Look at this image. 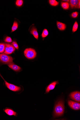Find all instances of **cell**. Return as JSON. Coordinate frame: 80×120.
Segmentation results:
<instances>
[{
  "label": "cell",
  "instance_id": "cell-1",
  "mask_svg": "<svg viewBox=\"0 0 80 120\" xmlns=\"http://www.w3.org/2000/svg\"><path fill=\"white\" fill-rule=\"evenodd\" d=\"M63 100L61 99L56 102L55 104L53 113L54 118L62 116L64 113L65 106Z\"/></svg>",
  "mask_w": 80,
  "mask_h": 120
},
{
  "label": "cell",
  "instance_id": "cell-2",
  "mask_svg": "<svg viewBox=\"0 0 80 120\" xmlns=\"http://www.w3.org/2000/svg\"><path fill=\"white\" fill-rule=\"evenodd\" d=\"M24 54L26 57L29 60L35 58L36 56L37 53L35 50L31 48L26 49L24 51Z\"/></svg>",
  "mask_w": 80,
  "mask_h": 120
},
{
  "label": "cell",
  "instance_id": "cell-3",
  "mask_svg": "<svg viewBox=\"0 0 80 120\" xmlns=\"http://www.w3.org/2000/svg\"><path fill=\"white\" fill-rule=\"evenodd\" d=\"M13 59L11 56L6 54H0V61L4 64L13 63Z\"/></svg>",
  "mask_w": 80,
  "mask_h": 120
},
{
  "label": "cell",
  "instance_id": "cell-4",
  "mask_svg": "<svg viewBox=\"0 0 80 120\" xmlns=\"http://www.w3.org/2000/svg\"><path fill=\"white\" fill-rule=\"evenodd\" d=\"M0 75L4 81L6 86L7 87V88L9 90L14 92L18 91L21 90V88L20 87L18 86L8 83L4 80L1 76V75L0 74Z\"/></svg>",
  "mask_w": 80,
  "mask_h": 120
},
{
  "label": "cell",
  "instance_id": "cell-5",
  "mask_svg": "<svg viewBox=\"0 0 80 120\" xmlns=\"http://www.w3.org/2000/svg\"><path fill=\"white\" fill-rule=\"evenodd\" d=\"M5 45L4 54H11L15 50V48L12 45L8 43H6Z\"/></svg>",
  "mask_w": 80,
  "mask_h": 120
},
{
  "label": "cell",
  "instance_id": "cell-6",
  "mask_svg": "<svg viewBox=\"0 0 80 120\" xmlns=\"http://www.w3.org/2000/svg\"><path fill=\"white\" fill-rule=\"evenodd\" d=\"M71 98L77 102H80V92L79 91H75L71 93L69 95Z\"/></svg>",
  "mask_w": 80,
  "mask_h": 120
},
{
  "label": "cell",
  "instance_id": "cell-7",
  "mask_svg": "<svg viewBox=\"0 0 80 120\" xmlns=\"http://www.w3.org/2000/svg\"><path fill=\"white\" fill-rule=\"evenodd\" d=\"M68 104L70 107L73 109L75 110H79L80 109V103L74 102L69 100L68 101Z\"/></svg>",
  "mask_w": 80,
  "mask_h": 120
},
{
  "label": "cell",
  "instance_id": "cell-8",
  "mask_svg": "<svg viewBox=\"0 0 80 120\" xmlns=\"http://www.w3.org/2000/svg\"><path fill=\"white\" fill-rule=\"evenodd\" d=\"M59 83L58 81H54L50 83L47 87L46 93H49L50 91L54 88L56 85L58 84Z\"/></svg>",
  "mask_w": 80,
  "mask_h": 120
},
{
  "label": "cell",
  "instance_id": "cell-9",
  "mask_svg": "<svg viewBox=\"0 0 80 120\" xmlns=\"http://www.w3.org/2000/svg\"><path fill=\"white\" fill-rule=\"evenodd\" d=\"M30 32L31 34H32L34 38L37 39L38 40V34L37 29L34 26H33L31 29Z\"/></svg>",
  "mask_w": 80,
  "mask_h": 120
},
{
  "label": "cell",
  "instance_id": "cell-10",
  "mask_svg": "<svg viewBox=\"0 0 80 120\" xmlns=\"http://www.w3.org/2000/svg\"><path fill=\"white\" fill-rule=\"evenodd\" d=\"M8 65L10 68L15 71H19L21 69L20 67L13 63L9 64Z\"/></svg>",
  "mask_w": 80,
  "mask_h": 120
},
{
  "label": "cell",
  "instance_id": "cell-11",
  "mask_svg": "<svg viewBox=\"0 0 80 120\" xmlns=\"http://www.w3.org/2000/svg\"><path fill=\"white\" fill-rule=\"evenodd\" d=\"M57 25L58 28L61 31L65 30L66 27L65 24L58 21L57 22Z\"/></svg>",
  "mask_w": 80,
  "mask_h": 120
},
{
  "label": "cell",
  "instance_id": "cell-12",
  "mask_svg": "<svg viewBox=\"0 0 80 120\" xmlns=\"http://www.w3.org/2000/svg\"><path fill=\"white\" fill-rule=\"evenodd\" d=\"M4 111L9 116L14 115L15 116L17 114L16 112L10 109L7 108Z\"/></svg>",
  "mask_w": 80,
  "mask_h": 120
},
{
  "label": "cell",
  "instance_id": "cell-13",
  "mask_svg": "<svg viewBox=\"0 0 80 120\" xmlns=\"http://www.w3.org/2000/svg\"><path fill=\"white\" fill-rule=\"evenodd\" d=\"M79 0H70V5L72 9L77 7Z\"/></svg>",
  "mask_w": 80,
  "mask_h": 120
},
{
  "label": "cell",
  "instance_id": "cell-14",
  "mask_svg": "<svg viewBox=\"0 0 80 120\" xmlns=\"http://www.w3.org/2000/svg\"><path fill=\"white\" fill-rule=\"evenodd\" d=\"M61 5L62 8L65 10H67L69 8V5L68 3L62 2Z\"/></svg>",
  "mask_w": 80,
  "mask_h": 120
},
{
  "label": "cell",
  "instance_id": "cell-15",
  "mask_svg": "<svg viewBox=\"0 0 80 120\" xmlns=\"http://www.w3.org/2000/svg\"><path fill=\"white\" fill-rule=\"evenodd\" d=\"M49 2L50 4L52 6H57L59 4V2L55 0H50Z\"/></svg>",
  "mask_w": 80,
  "mask_h": 120
},
{
  "label": "cell",
  "instance_id": "cell-16",
  "mask_svg": "<svg viewBox=\"0 0 80 120\" xmlns=\"http://www.w3.org/2000/svg\"><path fill=\"white\" fill-rule=\"evenodd\" d=\"M49 34V32L47 29H45L43 31L41 36L42 38H44L47 37Z\"/></svg>",
  "mask_w": 80,
  "mask_h": 120
},
{
  "label": "cell",
  "instance_id": "cell-17",
  "mask_svg": "<svg viewBox=\"0 0 80 120\" xmlns=\"http://www.w3.org/2000/svg\"><path fill=\"white\" fill-rule=\"evenodd\" d=\"M18 27V24L17 22L16 21H15L12 27L11 32H13L16 30L17 29Z\"/></svg>",
  "mask_w": 80,
  "mask_h": 120
},
{
  "label": "cell",
  "instance_id": "cell-18",
  "mask_svg": "<svg viewBox=\"0 0 80 120\" xmlns=\"http://www.w3.org/2000/svg\"><path fill=\"white\" fill-rule=\"evenodd\" d=\"M5 45L4 43H0V53L4 52L5 50Z\"/></svg>",
  "mask_w": 80,
  "mask_h": 120
},
{
  "label": "cell",
  "instance_id": "cell-19",
  "mask_svg": "<svg viewBox=\"0 0 80 120\" xmlns=\"http://www.w3.org/2000/svg\"><path fill=\"white\" fill-rule=\"evenodd\" d=\"M78 26V23L77 21H76L74 23L72 31L73 32H74L77 31Z\"/></svg>",
  "mask_w": 80,
  "mask_h": 120
},
{
  "label": "cell",
  "instance_id": "cell-20",
  "mask_svg": "<svg viewBox=\"0 0 80 120\" xmlns=\"http://www.w3.org/2000/svg\"><path fill=\"white\" fill-rule=\"evenodd\" d=\"M23 3L22 0H17L16 2V4L18 6L20 7L21 6Z\"/></svg>",
  "mask_w": 80,
  "mask_h": 120
},
{
  "label": "cell",
  "instance_id": "cell-21",
  "mask_svg": "<svg viewBox=\"0 0 80 120\" xmlns=\"http://www.w3.org/2000/svg\"><path fill=\"white\" fill-rule=\"evenodd\" d=\"M78 14V12H73L71 14V16L73 18H76L77 17Z\"/></svg>",
  "mask_w": 80,
  "mask_h": 120
},
{
  "label": "cell",
  "instance_id": "cell-22",
  "mask_svg": "<svg viewBox=\"0 0 80 120\" xmlns=\"http://www.w3.org/2000/svg\"><path fill=\"white\" fill-rule=\"evenodd\" d=\"M5 41L7 42L10 43L12 42V41L10 37H8L5 39Z\"/></svg>",
  "mask_w": 80,
  "mask_h": 120
},
{
  "label": "cell",
  "instance_id": "cell-23",
  "mask_svg": "<svg viewBox=\"0 0 80 120\" xmlns=\"http://www.w3.org/2000/svg\"><path fill=\"white\" fill-rule=\"evenodd\" d=\"M13 46L17 49H19V46L17 43L15 41H13L12 43Z\"/></svg>",
  "mask_w": 80,
  "mask_h": 120
},
{
  "label": "cell",
  "instance_id": "cell-24",
  "mask_svg": "<svg viewBox=\"0 0 80 120\" xmlns=\"http://www.w3.org/2000/svg\"><path fill=\"white\" fill-rule=\"evenodd\" d=\"M80 1L79 0V2L78 3V6H77L78 8H80Z\"/></svg>",
  "mask_w": 80,
  "mask_h": 120
},
{
  "label": "cell",
  "instance_id": "cell-25",
  "mask_svg": "<svg viewBox=\"0 0 80 120\" xmlns=\"http://www.w3.org/2000/svg\"><path fill=\"white\" fill-rule=\"evenodd\" d=\"M62 1H63L64 2H65L68 3L70 1V0H62Z\"/></svg>",
  "mask_w": 80,
  "mask_h": 120
}]
</instances>
